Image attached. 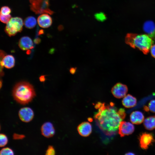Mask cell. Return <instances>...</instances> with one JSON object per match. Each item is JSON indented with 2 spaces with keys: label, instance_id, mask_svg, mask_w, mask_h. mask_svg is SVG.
I'll use <instances>...</instances> for the list:
<instances>
[{
  "label": "cell",
  "instance_id": "obj_16",
  "mask_svg": "<svg viewBox=\"0 0 155 155\" xmlns=\"http://www.w3.org/2000/svg\"><path fill=\"white\" fill-rule=\"evenodd\" d=\"M130 120L132 123L135 124H140L144 121V116L142 112L138 111L132 112L130 116Z\"/></svg>",
  "mask_w": 155,
  "mask_h": 155
},
{
  "label": "cell",
  "instance_id": "obj_34",
  "mask_svg": "<svg viewBox=\"0 0 155 155\" xmlns=\"http://www.w3.org/2000/svg\"><path fill=\"white\" fill-rule=\"evenodd\" d=\"M2 82L1 81V80H0V88H1V87L2 86Z\"/></svg>",
  "mask_w": 155,
  "mask_h": 155
},
{
  "label": "cell",
  "instance_id": "obj_5",
  "mask_svg": "<svg viewBox=\"0 0 155 155\" xmlns=\"http://www.w3.org/2000/svg\"><path fill=\"white\" fill-rule=\"evenodd\" d=\"M31 10L36 14H52L53 12L49 8V0H29Z\"/></svg>",
  "mask_w": 155,
  "mask_h": 155
},
{
  "label": "cell",
  "instance_id": "obj_30",
  "mask_svg": "<svg viewBox=\"0 0 155 155\" xmlns=\"http://www.w3.org/2000/svg\"><path fill=\"white\" fill-rule=\"evenodd\" d=\"M39 80L41 82H44L45 80V75H41L39 77Z\"/></svg>",
  "mask_w": 155,
  "mask_h": 155
},
{
  "label": "cell",
  "instance_id": "obj_18",
  "mask_svg": "<svg viewBox=\"0 0 155 155\" xmlns=\"http://www.w3.org/2000/svg\"><path fill=\"white\" fill-rule=\"evenodd\" d=\"M144 125L147 130H152L155 129V116H151L146 118L144 121Z\"/></svg>",
  "mask_w": 155,
  "mask_h": 155
},
{
  "label": "cell",
  "instance_id": "obj_32",
  "mask_svg": "<svg viewBox=\"0 0 155 155\" xmlns=\"http://www.w3.org/2000/svg\"><path fill=\"white\" fill-rule=\"evenodd\" d=\"M144 109L146 111H148L149 110L148 107L146 106L144 107Z\"/></svg>",
  "mask_w": 155,
  "mask_h": 155
},
{
  "label": "cell",
  "instance_id": "obj_24",
  "mask_svg": "<svg viewBox=\"0 0 155 155\" xmlns=\"http://www.w3.org/2000/svg\"><path fill=\"white\" fill-rule=\"evenodd\" d=\"M55 154V151L53 146H49L46 151L45 155H54Z\"/></svg>",
  "mask_w": 155,
  "mask_h": 155
},
{
  "label": "cell",
  "instance_id": "obj_22",
  "mask_svg": "<svg viewBox=\"0 0 155 155\" xmlns=\"http://www.w3.org/2000/svg\"><path fill=\"white\" fill-rule=\"evenodd\" d=\"M11 12L10 8L7 6H4L1 7L0 14L2 15H7L9 14Z\"/></svg>",
  "mask_w": 155,
  "mask_h": 155
},
{
  "label": "cell",
  "instance_id": "obj_11",
  "mask_svg": "<svg viewBox=\"0 0 155 155\" xmlns=\"http://www.w3.org/2000/svg\"><path fill=\"white\" fill-rule=\"evenodd\" d=\"M42 134L46 138H50L55 134V131L53 124L47 122L43 123L41 128Z\"/></svg>",
  "mask_w": 155,
  "mask_h": 155
},
{
  "label": "cell",
  "instance_id": "obj_12",
  "mask_svg": "<svg viewBox=\"0 0 155 155\" xmlns=\"http://www.w3.org/2000/svg\"><path fill=\"white\" fill-rule=\"evenodd\" d=\"M37 21L39 26L43 28L49 27L52 23L51 18L48 14L46 13H42L37 18Z\"/></svg>",
  "mask_w": 155,
  "mask_h": 155
},
{
  "label": "cell",
  "instance_id": "obj_8",
  "mask_svg": "<svg viewBox=\"0 0 155 155\" xmlns=\"http://www.w3.org/2000/svg\"><path fill=\"white\" fill-rule=\"evenodd\" d=\"M139 140L140 147L144 150L148 148L154 142V137L151 133L144 132L140 135Z\"/></svg>",
  "mask_w": 155,
  "mask_h": 155
},
{
  "label": "cell",
  "instance_id": "obj_29",
  "mask_svg": "<svg viewBox=\"0 0 155 155\" xmlns=\"http://www.w3.org/2000/svg\"><path fill=\"white\" fill-rule=\"evenodd\" d=\"M76 67H71L69 70L70 73L72 74H74L76 71Z\"/></svg>",
  "mask_w": 155,
  "mask_h": 155
},
{
  "label": "cell",
  "instance_id": "obj_33",
  "mask_svg": "<svg viewBox=\"0 0 155 155\" xmlns=\"http://www.w3.org/2000/svg\"><path fill=\"white\" fill-rule=\"evenodd\" d=\"M126 154V155H129V154H132V155H134V154L133 153H131V152H129V153H128L127 154Z\"/></svg>",
  "mask_w": 155,
  "mask_h": 155
},
{
  "label": "cell",
  "instance_id": "obj_21",
  "mask_svg": "<svg viewBox=\"0 0 155 155\" xmlns=\"http://www.w3.org/2000/svg\"><path fill=\"white\" fill-rule=\"evenodd\" d=\"M1 155H13L14 152L10 148L8 147L3 148L0 151Z\"/></svg>",
  "mask_w": 155,
  "mask_h": 155
},
{
  "label": "cell",
  "instance_id": "obj_7",
  "mask_svg": "<svg viewBox=\"0 0 155 155\" xmlns=\"http://www.w3.org/2000/svg\"><path fill=\"white\" fill-rule=\"evenodd\" d=\"M128 91L127 86L120 82L115 84L111 90L113 95L115 97L118 98L124 97L126 95Z\"/></svg>",
  "mask_w": 155,
  "mask_h": 155
},
{
  "label": "cell",
  "instance_id": "obj_1",
  "mask_svg": "<svg viewBox=\"0 0 155 155\" xmlns=\"http://www.w3.org/2000/svg\"><path fill=\"white\" fill-rule=\"evenodd\" d=\"M95 107L98 110L94 115L97 125L107 135L116 134L118 132L120 123L125 117V110L123 108L118 110L113 102L107 104L98 102Z\"/></svg>",
  "mask_w": 155,
  "mask_h": 155
},
{
  "label": "cell",
  "instance_id": "obj_6",
  "mask_svg": "<svg viewBox=\"0 0 155 155\" xmlns=\"http://www.w3.org/2000/svg\"><path fill=\"white\" fill-rule=\"evenodd\" d=\"M5 52L3 51L0 52V75L1 76L4 75L3 71V67L7 69H11L15 65V59L14 57L10 55H5Z\"/></svg>",
  "mask_w": 155,
  "mask_h": 155
},
{
  "label": "cell",
  "instance_id": "obj_26",
  "mask_svg": "<svg viewBox=\"0 0 155 155\" xmlns=\"http://www.w3.org/2000/svg\"><path fill=\"white\" fill-rule=\"evenodd\" d=\"M95 17L99 20L103 21L106 19V16L103 13H100L96 14Z\"/></svg>",
  "mask_w": 155,
  "mask_h": 155
},
{
  "label": "cell",
  "instance_id": "obj_9",
  "mask_svg": "<svg viewBox=\"0 0 155 155\" xmlns=\"http://www.w3.org/2000/svg\"><path fill=\"white\" fill-rule=\"evenodd\" d=\"M135 129L134 125L128 122L122 121L119 125L118 133L121 137L131 134Z\"/></svg>",
  "mask_w": 155,
  "mask_h": 155
},
{
  "label": "cell",
  "instance_id": "obj_20",
  "mask_svg": "<svg viewBox=\"0 0 155 155\" xmlns=\"http://www.w3.org/2000/svg\"><path fill=\"white\" fill-rule=\"evenodd\" d=\"M8 142V138L7 136L3 133L0 135V146L3 147L5 146Z\"/></svg>",
  "mask_w": 155,
  "mask_h": 155
},
{
  "label": "cell",
  "instance_id": "obj_13",
  "mask_svg": "<svg viewBox=\"0 0 155 155\" xmlns=\"http://www.w3.org/2000/svg\"><path fill=\"white\" fill-rule=\"evenodd\" d=\"M144 32L155 41V24L152 21L145 22L143 25Z\"/></svg>",
  "mask_w": 155,
  "mask_h": 155
},
{
  "label": "cell",
  "instance_id": "obj_28",
  "mask_svg": "<svg viewBox=\"0 0 155 155\" xmlns=\"http://www.w3.org/2000/svg\"><path fill=\"white\" fill-rule=\"evenodd\" d=\"M150 51L152 57L155 58V44H153L151 46Z\"/></svg>",
  "mask_w": 155,
  "mask_h": 155
},
{
  "label": "cell",
  "instance_id": "obj_14",
  "mask_svg": "<svg viewBox=\"0 0 155 155\" xmlns=\"http://www.w3.org/2000/svg\"><path fill=\"white\" fill-rule=\"evenodd\" d=\"M77 130L81 135L83 137H87L92 132V125L90 123L88 122H83L79 125Z\"/></svg>",
  "mask_w": 155,
  "mask_h": 155
},
{
  "label": "cell",
  "instance_id": "obj_10",
  "mask_svg": "<svg viewBox=\"0 0 155 155\" xmlns=\"http://www.w3.org/2000/svg\"><path fill=\"white\" fill-rule=\"evenodd\" d=\"M33 110L29 107H24L20 109L18 112L19 117L23 122L26 123L31 121L34 117Z\"/></svg>",
  "mask_w": 155,
  "mask_h": 155
},
{
  "label": "cell",
  "instance_id": "obj_19",
  "mask_svg": "<svg viewBox=\"0 0 155 155\" xmlns=\"http://www.w3.org/2000/svg\"><path fill=\"white\" fill-rule=\"evenodd\" d=\"M37 21L35 17L30 16L26 18L24 22L25 26L28 29H32L35 27Z\"/></svg>",
  "mask_w": 155,
  "mask_h": 155
},
{
  "label": "cell",
  "instance_id": "obj_15",
  "mask_svg": "<svg viewBox=\"0 0 155 155\" xmlns=\"http://www.w3.org/2000/svg\"><path fill=\"white\" fill-rule=\"evenodd\" d=\"M33 45L32 40L27 36H24L21 38L18 42L19 46L23 51L32 49L33 48Z\"/></svg>",
  "mask_w": 155,
  "mask_h": 155
},
{
  "label": "cell",
  "instance_id": "obj_31",
  "mask_svg": "<svg viewBox=\"0 0 155 155\" xmlns=\"http://www.w3.org/2000/svg\"><path fill=\"white\" fill-rule=\"evenodd\" d=\"M40 41V40L39 38H37L35 39L34 42L36 44H37L39 43Z\"/></svg>",
  "mask_w": 155,
  "mask_h": 155
},
{
  "label": "cell",
  "instance_id": "obj_4",
  "mask_svg": "<svg viewBox=\"0 0 155 155\" xmlns=\"http://www.w3.org/2000/svg\"><path fill=\"white\" fill-rule=\"evenodd\" d=\"M24 24L21 18L19 17L11 18L7 24L5 28V31L9 36H14L22 31Z\"/></svg>",
  "mask_w": 155,
  "mask_h": 155
},
{
  "label": "cell",
  "instance_id": "obj_23",
  "mask_svg": "<svg viewBox=\"0 0 155 155\" xmlns=\"http://www.w3.org/2000/svg\"><path fill=\"white\" fill-rule=\"evenodd\" d=\"M11 18V16L10 14L5 15L0 14V21L1 22L7 24Z\"/></svg>",
  "mask_w": 155,
  "mask_h": 155
},
{
  "label": "cell",
  "instance_id": "obj_17",
  "mask_svg": "<svg viewBox=\"0 0 155 155\" xmlns=\"http://www.w3.org/2000/svg\"><path fill=\"white\" fill-rule=\"evenodd\" d=\"M136 98L130 94L125 96L122 100L123 105L127 108L133 107L136 105Z\"/></svg>",
  "mask_w": 155,
  "mask_h": 155
},
{
  "label": "cell",
  "instance_id": "obj_25",
  "mask_svg": "<svg viewBox=\"0 0 155 155\" xmlns=\"http://www.w3.org/2000/svg\"><path fill=\"white\" fill-rule=\"evenodd\" d=\"M148 108L151 112L155 113V100H151L148 104Z\"/></svg>",
  "mask_w": 155,
  "mask_h": 155
},
{
  "label": "cell",
  "instance_id": "obj_27",
  "mask_svg": "<svg viewBox=\"0 0 155 155\" xmlns=\"http://www.w3.org/2000/svg\"><path fill=\"white\" fill-rule=\"evenodd\" d=\"M13 137V139L14 140H21L24 138L25 136L24 135L14 133Z\"/></svg>",
  "mask_w": 155,
  "mask_h": 155
},
{
  "label": "cell",
  "instance_id": "obj_2",
  "mask_svg": "<svg viewBox=\"0 0 155 155\" xmlns=\"http://www.w3.org/2000/svg\"><path fill=\"white\" fill-rule=\"evenodd\" d=\"M12 94L14 100L23 105L31 102L36 96L32 85L24 81L19 82L15 85L12 90Z\"/></svg>",
  "mask_w": 155,
  "mask_h": 155
},
{
  "label": "cell",
  "instance_id": "obj_3",
  "mask_svg": "<svg viewBox=\"0 0 155 155\" xmlns=\"http://www.w3.org/2000/svg\"><path fill=\"white\" fill-rule=\"evenodd\" d=\"M125 43L133 49L137 48L144 54H147L153 44L154 40L146 34L128 33L125 39Z\"/></svg>",
  "mask_w": 155,
  "mask_h": 155
}]
</instances>
